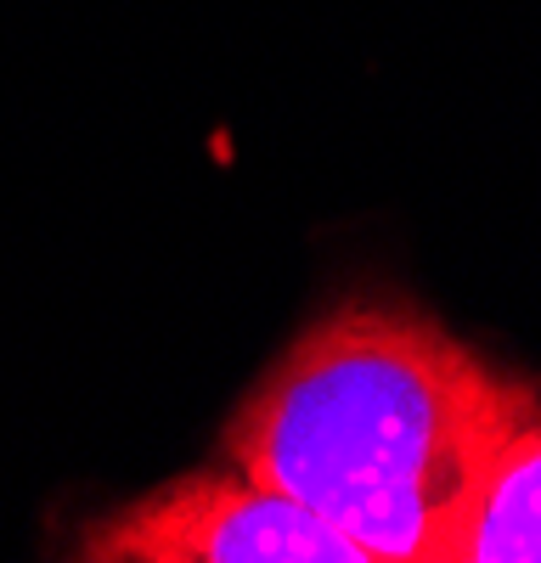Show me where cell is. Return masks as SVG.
<instances>
[{
	"mask_svg": "<svg viewBox=\"0 0 541 563\" xmlns=\"http://www.w3.org/2000/svg\"><path fill=\"white\" fill-rule=\"evenodd\" d=\"M541 395L412 305L350 299L299 333L225 429L249 479L367 563H451L496 456Z\"/></svg>",
	"mask_w": 541,
	"mask_h": 563,
	"instance_id": "obj_1",
	"label": "cell"
},
{
	"mask_svg": "<svg viewBox=\"0 0 541 563\" xmlns=\"http://www.w3.org/2000/svg\"><path fill=\"white\" fill-rule=\"evenodd\" d=\"M85 563H367L333 525L243 467H198L113 507L74 541Z\"/></svg>",
	"mask_w": 541,
	"mask_h": 563,
	"instance_id": "obj_2",
	"label": "cell"
},
{
	"mask_svg": "<svg viewBox=\"0 0 541 563\" xmlns=\"http://www.w3.org/2000/svg\"><path fill=\"white\" fill-rule=\"evenodd\" d=\"M451 563H541V406L479 485Z\"/></svg>",
	"mask_w": 541,
	"mask_h": 563,
	"instance_id": "obj_3",
	"label": "cell"
}]
</instances>
